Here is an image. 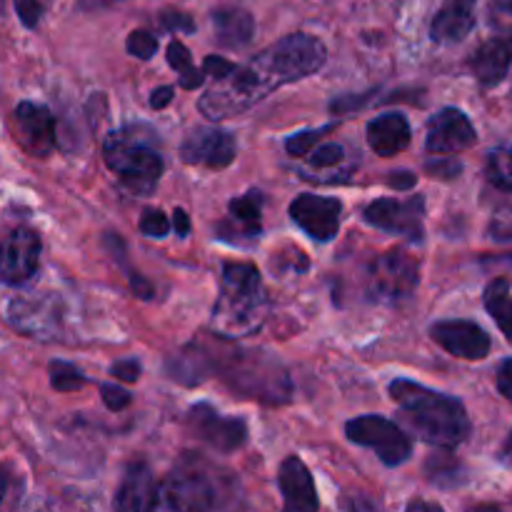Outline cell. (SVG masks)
Masks as SVG:
<instances>
[{
    "label": "cell",
    "mask_w": 512,
    "mask_h": 512,
    "mask_svg": "<svg viewBox=\"0 0 512 512\" xmlns=\"http://www.w3.org/2000/svg\"><path fill=\"white\" fill-rule=\"evenodd\" d=\"M173 228H175V233L180 235V238H188V235H190V220H188V215L183 213V210H175V213H173Z\"/></svg>",
    "instance_id": "43"
},
{
    "label": "cell",
    "mask_w": 512,
    "mask_h": 512,
    "mask_svg": "<svg viewBox=\"0 0 512 512\" xmlns=\"http://www.w3.org/2000/svg\"><path fill=\"white\" fill-rule=\"evenodd\" d=\"M18 140L30 155H48L55 148V118L45 105L20 103L15 108Z\"/></svg>",
    "instance_id": "17"
},
{
    "label": "cell",
    "mask_w": 512,
    "mask_h": 512,
    "mask_svg": "<svg viewBox=\"0 0 512 512\" xmlns=\"http://www.w3.org/2000/svg\"><path fill=\"white\" fill-rule=\"evenodd\" d=\"M428 170L433 175H440V178H455V175L460 173V170H463V165L460 163H443V165H428Z\"/></svg>",
    "instance_id": "42"
},
{
    "label": "cell",
    "mask_w": 512,
    "mask_h": 512,
    "mask_svg": "<svg viewBox=\"0 0 512 512\" xmlns=\"http://www.w3.org/2000/svg\"><path fill=\"white\" fill-rule=\"evenodd\" d=\"M153 140L148 128H125L105 140V165L130 195H150L163 175V158Z\"/></svg>",
    "instance_id": "6"
},
{
    "label": "cell",
    "mask_w": 512,
    "mask_h": 512,
    "mask_svg": "<svg viewBox=\"0 0 512 512\" xmlns=\"http://www.w3.org/2000/svg\"><path fill=\"white\" fill-rule=\"evenodd\" d=\"M423 218L425 203L420 195H413L408 200L380 198L365 208V220L370 225L385 230V233L405 235V238L413 240L423 238Z\"/></svg>",
    "instance_id": "12"
},
{
    "label": "cell",
    "mask_w": 512,
    "mask_h": 512,
    "mask_svg": "<svg viewBox=\"0 0 512 512\" xmlns=\"http://www.w3.org/2000/svg\"><path fill=\"white\" fill-rule=\"evenodd\" d=\"M280 493H283L285 508L298 512H313L318 510V493H315V483L310 470L300 458H288L280 465L278 473Z\"/></svg>",
    "instance_id": "18"
},
{
    "label": "cell",
    "mask_w": 512,
    "mask_h": 512,
    "mask_svg": "<svg viewBox=\"0 0 512 512\" xmlns=\"http://www.w3.org/2000/svg\"><path fill=\"white\" fill-rule=\"evenodd\" d=\"M5 490H8V475H5V470L0 468V503H3L5 498Z\"/></svg>",
    "instance_id": "46"
},
{
    "label": "cell",
    "mask_w": 512,
    "mask_h": 512,
    "mask_svg": "<svg viewBox=\"0 0 512 512\" xmlns=\"http://www.w3.org/2000/svg\"><path fill=\"white\" fill-rule=\"evenodd\" d=\"M475 5L478 0H448L430 25L435 43L453 45L468 38L475 28Z\"/></svg>",
    "instance_id": "19"
},
{
    "label": "cell",
    "mask_w": 512,
    "mask_h": 512,
    "mask_svg": "<svg viewBox=\"0 0 512 512\" xmlns=\"http://www.w3.org/2000/svg\"><path fill=\"white\" fill-rule=\"evenodd\" d=\"M168 375L183 385H198L210 375L208 353L200 345H188L168 360Z\"/></svg>",
    "instance_id": "25"
},
{
    "label": "cell",
    "mask_w": 512,
    "mask_h": 512,
    "mask_svg": "<svg viewBox=\"0 0 512 512\" xmlns=\"http://www.w3.org/2000/svg\"><path fill=\"white\" fill-rule=\"evenodd\" d=\"M188 425L195 438L203 440L218 453H235L248 443V428L240 418H225L210 405H193L188 413Z\"/></svg>",
    "instance_id": "10"
},
{
    "label": "cell",
    "mask_w": 512,
    "mask_h": 512,
    "mask_svg": "<svg viewBox=\"0 0 512 512\" xmlns=\"http://www.w3.org/2000/svg\"><path fill=\"white\" fill-rule=\"evenodd\" d=\"M410 510H435V512H438L440 505H435V503H410Z\"/></svg>",
    "instance_id": "45"
},
{
    "label": "cell",
    "mask_w": 512,
    "mask_h": 512,
    "mask_svg": "<svg viewBox=\"0 0 512 512\" xmlns=\"http://www.w3.org/2000/svg\"><path fill=\"white\" fill-rule=\"evenodd\" d=\"M180 158L200 168L220 170L235 160V138L228 130L195 128L185 135L180 145Z\"/></svg>",
    "instance_id": "14"
},
{
    "label": "cell",
    "mask_w": 512,
    "mask_h": 512,
    "mask_svg": "<svg viewBox=\"0 0 512 512\" xmlns=\"http://www.w3.org/2000/svg\"><path fill=\"white\" fill-rule=\"evenodd\" d=\"M345 433L350 443L370 448L390 468L403 465L413 455V440L398 425L380 415H363V418L350 420L345 425Z\"/></svg>",
    "instance_id": "8"
},
{
    "label": "cell",
    "mask_w": 512,
    "mask_h": 512,
    "mask_svg": "<svg viewBox=\"0 0 512 512\" xmlns=\"http://www.w3.org/2000/svg\"><path fill=\"white\" fill-rule=\"evenodd\" d=\"M493 235L495 240H510L512 238V208L500 210L493 220Z\"/></svg>",
    "instance_id": "38"
},
{
    "label": "cell",
    "mask_w": 512,
    "mask_h": 512,
    "mask_svg": "<svg viewBox=\"0 0 512 512\" xmlns=\"http://www.w3.org/2000/svg\"><path fill=\"white\" fill-rule=\"evenodd\" d=\"M503 453H505V458H508L510 463H512V433H510L508 443H505V450H503Z\"/></svg>",
    "instance_id": "49"
},
{
    "label": "cell",
    "mask_w": 512,
    "mask_h": 512,
    "mask_svg": "<svg viewBox=\"0 0 512 512\" xmlns=\"http://www.w3.org/2000/svg\"><path fill=\"white\" fill-rule=\"evenodd\" d=\"M215 38L223 48H245L253 40L255 20L245 8H220L213 13Z\"/></svg>",
    "instance_id": "24"
},
{
    "label": "cell",
    "mask_w": 512,
    "mask_h": 512,
    "mask_svg": "<svg viewBox=\"0 0 512 512\" xmlns=\"http://www.w3.org/2000/svg\"><path fill=\"white\" fill-rule=\"evenodd\" d=\"M125 48H128V53L135 55V58L150 60L155 55V50H158V40H155V35L148 33V30H133V33L128 35Z\"/></svg>",
    "instance_id": "33"
},
{
    "label": "cell",
    "mask_w": 512,
    "mask_h": 512,
    "mask_svg": "<svg viewBox=\"0 0 512 512\" xmlns=\"http://www.w3.org/2000/svg\"><path fill=\"white\" fill-rule=\"evenodd\" d=\"M205 353H208L210 373L218 375L233 393L243 398L283 405L293 395V383L285 365L265 350H245L228 343H215L213 348H205Z\"/></svg>",
    "instance_id": "2"
},
{
    "label": "cell",
    "mask_w": 512,
    "mask_h": 512,
    "mask_svg": "<svg viewBox=\"0 0 512 512\" xmlns=\"http://www.w3.org/2000/svg\"><path fill=\"white\" fill-rule=\"evenodd\" d=\"M498 390L503 393V398H508L512 403V358L505 360L498 370Z\"/></svg>",
    "instance_id": "40"
},
{
    "label": "cell",
    "mask_w": 512,
    "mask_h": 512,
    "mask_svg": "<svg viewBox=\"0 0 512 512\" xmlns=\"http://www.w3.org/2000/svg\"><path fill=\"white\" fill-rule=\"evenodd\" d=\"M430 335L440 348L463 360H483L493 348L490 335L470 320H443L430 328Z\"/></svg>",
    "instance_id": "16"
},
{
    "label": "cell",
    "mask_w": 512,
    "mask_h": 512,
    "mask_svg": "<svg viewBox=\"0 0 512 512\" xmlns=\"http://www.w3.org/2000/svg\"><path fill=\"white\" fill-rule=\"evenodd\" d=\"M415 285H418V263L405 250H390L380 255L368 270V295L378 303H403L413 295Z\"/></svg>",
    "instance_id": "7"
},
{
    "label": "cell",
    "mask_w": 512,
    "mask_h": 512,
    "mask_svg": "<svg viewBox=\"0 0 512 512\" xmlns=\"http://www.w3.org/2000/svg\"><path fill=\"white\" fill-rule=\"evenodd\" d=\"M498 3L500 10H505V13H512V0H495Z\"/></svg>",
    "instance_id": "48"
},
{
    "label": "cell",
    "mask_w": 512,
    "mask_h": 512,
    "mask_svg": "<svg viewBox=\"0 0 512 512\" xmlns=\"http://www.w3.org/2000/svg\"><path fill=\"white\" fill-rule=\"evenodd\" d=\"M478 135L468 115L458 108H445L430 120L425 150L430 155H453L473 148Z\"/></svg>",
    "instance_id": "15"
},
{
    "label": "cell",
    "mask_w": 512,
    "mask_h": 512,
    "mask_svg": "<svg viewBox=\"0 0 512 512\" xmlns=\"http://www.w3.org/2000/svg\"><path fill=\"white\" fill-rule=\"evenodd\" d=\"M410 138H413L410 123L400 113L378 115L368 123V145L383 158H393V155L403 153L410 145Z\"/></svg>",
    "instance_id": "23"
},
{
    "label": "cell",
    "mask_w": 512,
    "mask_h": 512,
    "mask_svg": "<svg viewBox=\"0 0 512 512\" xmlns=\"http://www.w3.org/2000/svg\"><path fill=\"white\" fill-rule=\"evenodd\" d=\"M110 373L118 380H123V383H135L140 378V365L135 360H123V363H115Z\"/></svg>",
    "instance_id": "39"
},
{
    "label": "cell",
    "mask_w": 512,
    "mask_h": 512,
    "mask_svg": "<svg viewBox=\"0 0 512 512\" xmlns=\"http://www.w3.org/2000/svg\"><path fill=\"white\" fill-rule=\"evenodd\" d=\"M3 8H5V3H3V0H0V15H3Z\"/></svg>",
    "instance_id": "50"
},
{
    "label": "cell",
    "mask_w": 512,
    "mask_h": 512,
    "mask_svg": "<svg viewBox=\"0 0 512 512\" xmlns=\"http://www.w3.org/2000/svg\"><path fill=\"white\" fill-rule=\"evenodd\" d=\"M8 318L23 335L38 340H55L63 333L65 308L55 293L23 295V298L10 303Z\"/></svg>",
    "instance_id": "9"
},
{
    "label": "cell",
    "mask_w": 512,
    "mask_h": 512,
    "mask_svg": "<svg viewBox=\"0 0 512 512\" xmlns=\"http://www.w3.org/2000/svg\"><path fill=\"white\" fill-rule=\"evenodd\" d=\"M330 130H333V125H325V128H318V130H305V133H298L293 135V138H288L285 148H288V153L293 155V158H305V155L315 148V143H318L320 138H325Z\"/></svg>",
    "instance_id": "31"
},
{
    "label": "cell",
    "mask_w": 512,
    "mask_h": 512,
    "mask_svg": "<svg viewBox=\"0 0 512 512\" xmlns=\"http://www.w3.org/2000/svg\"><path fill=\"white\" fill-rule=\"evenodd\" d=\"M270 300L258 268L250 263H225L220 295L213 308V330L225 340L245 338L263 328Z\"/></svg>",
    "instance_id": "4"
},
{
    "label": "cell",
    "mask_w": 512,
    "mask_h": 512,
    "mask_svg": "<svg viewBox=\"0 0 512 512\" xmlns=\"http://www.w3.org/2000/svg\"><path fill=\"white\" fill-rule=\"evenodd\" d=\"M390 395L398 403L408 428L435 448H458L470 435V418L458 398L423 388L413 380L390 383Z\"/></svg>",
    "instance_id": "3"
},
{
    "label": "cell",
    "mask_w": 512,
    "mask_h": 512,
    "mask_svg": "<svg viewBox=\"0 0 512 512\" xmlns=\"http://www.w3.org/2000/svg\"><path fill=\"white\" fill-rule=\"evenodd\" d=\"M310 168L313 170H330V168H338L340 163L345 160V148L343 145H335V143H325L318 145V148L310 150Z\"/></svg>",
    "instance_id": "30"
},
{
    "label": "cell",
    "mask_w": 512,
    "mask_h": 512,
    "mask_svg": "<svg viewBox=\"0 0 512 512\" xmlns=\"http://www.w3.org/2000/svg\"><path fill=\"white\" fill-rule=\"evenodd\" d=\"M85 383H88V380H85V375L80 373L75 365L63 363V360L50 363V385H53L58 393H75V390L83 388Z\"/></svg>",
    "instance_id": "29"
},
{
    "label": "cell",
    "mask_w": 512,
    "mask_h": 512,
    "mask_svg": "<svg viewBox=\"0 0 512 512\" xmlns=\"http://www.w3.org/2000/svg\"><path fill=\"white\" fill-rule=\"evenodd\" d=\"M235 480L228 470L210 465L198 455H183L158 485L155 510H215L235 503Z\"/></svg>",
    "instance_id": "5"
},
{
    "label": "cell",
    "mask_w": 512,
    "mask_h": 512,
    "mask_svg": "<svg viewBox=\"0 0 512 512\" xmlns=\"http://www.w3.org/2000/svg\"><path fill=\"white\" fill-rule=\"evenodd\" d=\"M100 398H103V403L108 405L113 413H118V410L128 408L130 400H133V395L128 393V390H123L120 385H110V383H103L100 385Z\"/></svg>",
    "instance_id": "35"
},
{
    "label": "cell",
    "mask_w": 512,
    "mask_h": 512,
    "mask_svg": "<svg viewBox=\"0 0 512 512\" xmlns=\"http://www.w3.org/2000/svg\"><path fill=\"white\" fill-rule=\"evenodd\" d=\"M390 185H395V188H400V190H408L415 185V175L408 173V170H398V173L390 178Z\"/></svg>",
    "instance_id": "44"
},
{
    "label": "cell",
    "mask_w": 512,
    "mask_h": 512,
    "mask_svg": "<svg viewBox=\"0 0 512 512\" xmlns=\"http://www.w3.org/2000/svg\"><path fill=\"white\" fill-rule=\"evenodd\" d=\"M15 10H18V18L25 28H35L43 18L45 0H15Z\"/></svg>",
    "instance_id": "34"
},
{
    "label": "cell",
    "mask_w": 512,
    "mask_h": 512,
    "mask_svg": "<svg viewBox=\"0 0 512 512\" xmlns=\"http://www.w3.org/2000/svg\"><path fill=\"white\" fill-rule=\"evenodd\" d=\"M158 503V483L145 463H133L120 483L118 495H115V508L125 512L155 510Z\"/></svg>",
    "instance_id": "20"
},
{
    "label": "cell",
    "mask_w": 512,
    "mask_h": 512,
    "mask_svg": "<svg viewBox=\"0 0 512 512\" xmlns=\"http://www.w3.org/2000/svg\"><path fill=\"white\" fill-rule=\"evenodd\" d=\"M512 65V38H490L470 60L475 78L483 88H495L508 78Z\"/></svg>",
    "instance_id": "21"
},
{
    "label": "cell",
    "mask_w": 512,
    "mask_h": 512,
    "mask_svg": "<svg viewBox=\"0 0 512 512\" xmlns=\"http://www.w3.org/2000/svg\"><path fill=\"white\" fill-rule=\"evenodd\" d=\"M115 3V0H83L85 8H100V5H110Z\"/></svg>",
    "instance_id": "47"
},
{
    "label": "cell",
    "mask_w": 512,
    "mask_h": 512,
    "mask_svg": "<svg viewBox=\"0 0 512 512\" xmlns=\"http://www.w3.org/2000/svg\"><path fill=\"white\" fill-rule=\"evenodd\" d=\"M228 210L230 220L220 225L218 238L225 233H233L230 240H253L263 233V193L260 190H248L243 198L230 200Z\"/></svg>",
    "instance_id": "22"
},
{
    "label": "cell",
    "mask_w": 512,
    "mask_h": 512,
    "mask_svg": "<svg viewBox=\"0 0 512 512\" xmlns=\"http://www.w3.org/2000/svg\"><path fill=\"white\" fill-rule=\"evenodd\" d=\"M173 95H175L173 85H163V88H158L153 95H150V105H153L155 110H163L165 105L173 100Z\"/></svg>",
    "instance_id": "41"
},
{
    "label": "cell",
    "mask_w": 512,
    "mask_h": 512,
    "mask_svg": "<svg viewBox=\"0 0 512 512\" xmlns=\"http://www.w3.org/2000/svg\"><path fill=\"white\" fill-rule=\"evenodd\" d=\"M160 25H163L165 30H170V33H178V30L193 33L195 30L193 20H190L185 13H180V10H165V13L160 15Z\"/></svg>",
    "instance_id": "36"
},
{
    "label": "cell",
    "mask_w": 512,
    "mask_h": 512,
    "mask_svg": "<svg viewBox=\"0 0 512 512\" xmlns=\"http://www.w3.org/2000/svg\"><path fill=\"white\" fill-rule=\"evenodd\" d=\"M325 58L328 53L318 38L305 33L288 35L255 55L248 65L235 68L228 78L215 80L213 88L205 90L200 98V113L213 123L245 113L280 85L318 73Z\"/></svg>",
    "instance_id": "1"
},
{
    "label": "cell",
    "mask_w": 512,
    "mask_h": 512,
    "mask_svg": "<svg viewBox=\"0 0 512 512\" xmlns=\"http://www.w3.org/2000/svg\"><path fill=\"white\" fill-rule=\"evenodd\" d=\"M40 235L30 228H15L0 243V280L23 285L35 275L40 263Z\"/></svg>",
    "instance_id": "11"
},
{
    "label": "cell",
    "mask_w": 512,
    "mask_h": 512,
    "mask_svg": "<svg viewBox=\"0 0 512 512\" xmlns=\"http://www.w3.org/2000/svg\"><path fill=\"white\" fill-rule=\"evenodd\" d=\"M340 213L343 205L338 198H325V195L303 193L290 205V218L303 233L318 243H330L340 230Z\"/></svg>",
    "instance_id": "13"
},
{
    "label": "cell",
    "mask_w": 512,
    "mask_h": 512,
    "mask_svg": "<svg viewBox=\"0 0 512 512\" xmlns=\"http://www.w3.org/2000/svg\"><path fill=\"white\" fill-rule=\"evenodd\" d=\"M138 228H140V233L148 235V238H165V235L170 233L168 218H165L163 210H158V208L143 210Z\"/></svg>",
    "instance_id": "32"
},
{
    "label": "cell",
    "mask_w": 512,
    "mask_h": 512,
    "mask_svg": "<svg viewBox=\"0 0 512 512\" xmlns=\"http://www.w3.org/2000/svg\"><path fill=\"white\" fill-rule=\"evenodd\" d=\"M485 308L493 315L498 328L503 330L505 340L512 345V295H510V280L508 278H495L493 283L485 288Z\"/></svg>",
    "instance_id": "26"
},
{
    "label": "cell",
    "mask_w": 512,
    "mask_h": 512,
    "mask_svg": "<svg viewBox=\"0 0 512 512\" xmlns=\"http://www.w3.org/2000/svg\"><path fill=\"white\" fill-rule=\"evenodd\" d=\"M168 63L173 65L175 73H178L180 88L195 90V88H200V85L205 83V70L195 68L193 58H190V53H188V48H185L183 43H178V40L168 45Z\"/></svg>",
    "instance_id": "27"
},
{
    "label": "cell",
    "mask_w": 512,
    "mask_h": 512,
    "mask_svg": "<svg viewBox=\"0 0 512 512\" xmlns=\"http://www.w3.org/2000/svg\"><path fill=\"white\" fill-rule=\"evenodd\" d=\"M235 68H238V65L230 63V60H225V58H220V55H208L203 63L205 75H210V78H215V80L228 78Z\"/></svg>",
    "instance_id": "37"
},
{
    "label": "cell",
    "mask_w": 512,
    "mask_h": 512,
    "mask_svg": "<svg viewBox=\"0 0 512 512\" xmlns=\"http://www.w3.org/2000/svg\"><path fill=\"white\" fill-rule=\"evenodd\" d=\"M488 180L498 190L512 193V145L493 150L488 158Z\"/></svg>",
    "instance_id": "28"
}]
</instances>
